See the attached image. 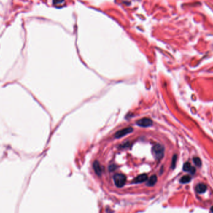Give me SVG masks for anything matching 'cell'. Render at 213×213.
Instances as JSON below:
<instances>
[{
  "label": "cell",
  "mask_w": 213,
  "mask_h": 213,
  "mask_svg": "<svg viewBox=\"0 0 213 213\" xmlns=\"http://www.w3.org/2000/svg\"><path fill=\"white\" fill-rule=\"evenodd\" d=\"M152 152L155 159L160 160L163 157L165 148L162 145H160V144H156V145H155L153 147Z\"/></svg>",
  "instance_id": "obj_1"
},
{
  "label": "cell",
  "mask_w": 213,
  "mask_h": 213,
  "mask_svg": "<svg viewBox=\"0 0 213 213\" xmlns=\"http://www.w3.org/2000/svg\"><path fill=\"white\" fill-rule=\"evenodd\" d=\"M114 180L116 186L118 187H122L125 185L127 178L124 174L118 173L114 175Z\"/></svg>",
  "instance_id": "obj_2"
},
{
  "label": "cell",
  "mask_w": 213,
  "mask_h": 213,
  "mask_svg": "<svg viewBox=\"0 0 213 213\" xmlns=\"http://www.w3.org/2000/svg\"><path fill=\"white\" fill-rule=\"evenodd\" d=\"M136 124L140 127H148L151 126L153 124V121L148 118H143L136 122Z\"/></svg>",
  "instance_id": "obj_3"
},
{
  "label": "cell",
  "mask_w": 213,
  "mask_h": 213,
  "mask_svg": "<svg viewBox=\"0 0 213 213\" xmlns=\"http://www.w3.org/2000/svg\"><path fill=\"white\" fill-rule=\"evenodd\" d=\"M133 130V128L132 127L125 128L121 130H119L118 131H117V132L115 135V138H118H118L123 137V136L132 132Z\"/></svg>",
  "instance_id": "obj_4"
},
{
  "label": "cell",
  "mask_w": 213,
  "mask_h": 213,
  "mask_svg": "<svg viewBox=\"0 0 213 213\" xmlns=\"http://www.w3.org/2000/svg\"><path fill=\"white\" fill-rule=\"evenodd\" d=\"M93 170H94L96 173L98 175V176H101L102 172H103V169L101 165H100L99 163L97 161H96L93 164Z\"/></svg>",
  "instance_id": "obj_5"
},
{
  "label": "cell",
  "mask_w": 213,
  "mask_h": 213,
  "mask_svg": "<svg viewBox=\"0 0 213 213\" xmlns=\"http://www.w3.org/2000/svg\"><path fill=\"white\" fill-rule=\"evenodd\" d=\"M148 179V176L147 174H142L135 178L133 181L134 183H141L145 182V181Z\"/></svg>",
  "instance_id": "obj_6"
},
{
  "label": "cell",
  "mask_w": 213,
  "mask_h": 213,
  "mask_svg": "<svg viewBox=\"0 0 213 213\" xmlns=\"http://www.w3.org/2000/svg\"><path fill=\"white\" fill-rule=\"evenodd\" d=\"M183 170L186 172H190L191 174H194L195 173V168L193 167L189 162H186L184 164Z\"/></svg>",
  "instance_id": "obj_7"
},
{
  "label": "cell",
  "mask_w": 213,
  "mask_h": 213,
  "mask_svg": "<svg viewBox=\"0 0 213 213\" xmlns=\"http://www.w3.org/2000/svg\"><path fill=\"white\" fill-rule=\"evenodd\" d=\"M195 190H196V192L199 194L204 193L206 192V190H207V186L203 183H200V184H198V185H196V186L195 187Z\"/></svg>",
  "instance_id": "obj_8"
},
{
  "label": "cell",
  "mask_w": 213,
  "mask_h": 213,
  "mask_svg": "<svg viewBox=\"0 0 213 213\" xmlns=\"http://www.w3.org/2000/svg\"><path fill=\"white\" fill-rule=\"evenodd\" d=\"M156 182H157V177L156 175H153L149 178L147 185L148 186H153L156 183Z\"/></svg>",
  "instance_id": "obj_9"
},
{
  "label": "cell",
  "mask_w": 213,
  "mask_h": 213,
  "mask_svg": "<svg viewBox=\"0 0 213 213\" xmlns=\"http://www.w3.org/2000/svg\"><path fill=\"white\" fill-rule=\"evenodd\" d=\"M191 178L189 176V175H185V176L183 177L182 178H181L180 179V183H182V184H186V183H189L190 181H191Z\"/></svg>",
  "instance_id": "obj_10"
},
{
  "label": "cell",
  "mask_w": 213,
  "mask_h": 213,
  "mask_svg": "<svg viewBox=\"0 0 213 213\" xmlns=\"http://www.w3.org/2000/svg\"><path fill=\"white\" fill-rule=\"evenodd\" d=\"M193 162L196 166H201V160L198 157H195L193 158Z\"/></svg>",
  "instance_id": "obj_11"
},
{
  "label": "cell",
  "mask_w": 213,
  "mask_h": 213,
  "mask_svg": "<svg viewBox=\"0 0 213 213\" xmlns=\"http://www.w3.org/2000/svg\"><path fill=\"white\" fill-rule=\"evenodd\" d=\"M64 2V0H54L53 3L55 6H58L59 5L62 6Z\"/></svg>",
  "instance_id": "obj_12"
},
{
  "label": "cell",
  "mask_w": 213,
  "mask_h": 213,
  "mask_svg": "<svg viewBox=\"0 0 213 213\" xmlns=\"http://www.w3.org/2000/svg\"><path fill=\"white\" fill-rule=\"evenodd\" d=\"M177 155H175L173 156V160H172V163H171V168L173 169L175 167V165H176V162H177Z\"/></svg>",
  "instance_id": "obj_13"
},
{
  "label": "cell",
  "mask_w": 213,
  "mask_h": 213,
  "mask_svg": "<svg viewBox=\"0 0 213 213\" xmlns=\"http://www.w3.org/2000/svg\"><path fill=\"white\" fill-rule=\"evenodd\" d=\"M211 211L213 213V206H212V207L211 208Z\"/></svg>",
  "instance_id": "obj_14"
}]
</instances>
